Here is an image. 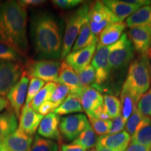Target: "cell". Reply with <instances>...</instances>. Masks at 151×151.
<instances>
[{
	"mask_svg": "<svg viewBox=\"0 0 151 151\" xmlns=\"http://www.w3.org/2000/svg\"><path fill=\"white\" fill-rule=\"evenodd\" d=\"M21 4L27 8V6H41L46 2V1L43 0H22V1H19Z\"/></svg>",
	"mask_w": 151,
	"mask_h": 151,
	"instance_id": "44",
	"label": "cell"
},
{
	"mask_svg": "<svg viewBox=\"0 0 151 151\" xmlns=\"http://www.w3.org/2000/svg\"><path fill=\"white\" fill-rule=\"evenodd\" d=\"M121 99V116L124 120L127 122L132 113L137 109V104L139 100L135 97L134 94L130 91L125 84H123L120 94Z\"/></svg>",
	"mask_w": 151,
	"mask_h": 151,
	"instance_id": "23",
	"label": "cell"
},
{
	"mask_svg": "<svg viewBox=\"0 0 151 151\" xmlns=\"http://www.w3.org/2000/svg\"><path fill=\"white\" fill-rule=\"evenodd\" d=\"M94 149H95L96 151H118V150H113V149L106 148V147H103V146H95V148Z\"/></svg>",
	"mask_w": 151,
	"mask_h": 151,
	"instance_id": "47",
	"label": "cell"
},
{
	"mask_svg": "<svg viewBox=\"0 0 151 151\" xmlns=\"http://www.w3.org/2000/svg\"><path fill=\"white\" fill-rule=\"evenodd\" d=\"M81 100L76 96L69 94L62 104L58 107L53 113L58 116H65L73 113L83 112Z\"/></svg>",
	"mask_w": 151,
	"mask_h": 151,
	"instance_id": "26",
	"label": "cell"
},
{
	"mask_svg": "<svg viewBox=\"0 0 151 151\" xmlns=\"http://www.w3.org/2000/svg\"><path fill=\"white\" fill-rule=\"evenodd\" d=\"M19 118V128L28 135L33 136L39 128L43 116L29 106L22 109L21 114Z\"/></svg>",
	"mask_w": 151,
	"mask_h": 151,
	"instance_id": "16",
	"label": "cell"
},
{
	"mask_svg": "<svg viewBox=\"0 0 151 151\" xmlns=\"http://www.w3.org/2000/svg\"><path fill=\"white\" fill-rule=\"evenodd\" d=\"M55 86L56 83L52 82L48 83L45 85L32 99V102L30 103L29 106L35 111L38 112L39 106L44 102L48 101L49 98L51 95V93L53 91Z\"/></svg>",
	"mask_w": 151,
	"mask_h": 151,
	"instance_id": "29",
	"label": "cell"
},
{
	"mask_svg": "<svg viewBox=\"0 0 151 151\" xmlns=\"http://www.w3.org/2000/svg\"><path fill=\"white\" fill-rule=\"evenodd\" d=\"M78 75L81 86L83 88L96 85V74L93 67L89 65L82 70L78 71Z\"/></svg>",
	"mask_w": 151,
	"mask_h": 151,
	"instance_id": "32",
	"label": "cell"
},
{
	"mask_svg": "<svg viewBox=\"0 0 151 151\" xmlns=\"http://www.w3.org/2000/svg\"><path fill=\"white\" fill-rule=\"evenodd\" d=\"M9 102L7 98L4 97H0V112L4 110L5 109L9 108Z\"/></svg>",
	"mask_w": 151,
	"mask_h": 151,
	"instance_id": "46",
	"label": "cell"
},
{
	"mask_svg": "<svg viewBox=\"0 0 151 151\" xmlns=\"http://www.w3.org/2000/svg\"><path fill=\"white\" fill-rule=\"evenodd\" d=\"M126 24L123 22L111 24L106 27L99 35L97 44L102 46H110L116 43L122 35Z\"/></svg>",
	"mask_w": 151,
	"mask_h": 151,
	"instance_id": "22",
	"label": "cell"
},
{
	"mask_svg": "<svg viewBox=\"0 0 151 151\" xmlns=\"http://www.w3.org/2000/svg\"><path fill=\"white\" fill-rule=\"evenodd\" d=\"M33 140L32 136L18 128L6 138L1 146L6 151H30Z\"/></svg>",
	"mask_w": 151,
	"mask_h": 151,
	"instance_id": "14",
	"label": "cell"
},
{
	"mask_svg": "<svg viewBox=\"0 0 151 151\" xmlns=\"http://www.w3.org/2000/svg\"><path fill=\"white\" fill-rule=\"evenodd\" d=\"M111 122H112L111 128L108 134H114L119 133V132H122L124 127H125L126 122L122 118L121 114H120L115 118H113Z\"/></svg>",
	"mask_w": 151,
	"mask_h": 151,
	"instance_id": "39",
	"label": "cell"
},
{
	"mask_svg": "<svg viewBox=\"0 0 151 151\" xmlns=\"http://www.w3.org/2000/svg\"><path fill=\"white\" fill-rule=\"evenodd\" d=\"M148 55H149V58H150V64H151V48H150V50H148Z\"/></svg>",
	"mask_w": 151,
	"mask_h": 151,
	"instance_id": "48",
	"label": "cell"
},
{
	"mask_svg": "<svg viewBox=\"0 0 151 151\" xmlns=\"http://www.w3.org/2000/svg\"><path fill=\"white\" fill-rule=\"evenodd\" d=\"M0 151H6V150L2 148V146H0Z\"/></svg>",
	"mask_w": 151,
	"mask_h": 151,
	"instance_id": "49",
	"label": "cell"
},
{
	"mask_svg": "<svg viewBox=\"0 0 151 151\" xmlns=\"http://www.w3.org/2000/svg\"><path fill=\"white\" fill-rule=\"evenodd\" d=\"M29 84V76L26 71H23L20 78L6 95L11 109L14 111L18 118L20 117V110L23 108L25 102Z\"/></svg>",
	"mask_w": 151,
	"mask_h": 151,
	"instance_id": "10",
	"label": "cell"
},
{
	"mask_svg": "<svg viewBox=\"0 0 151 151\" xmlns=\"http://www.w3.org/2000/svg\"><path fill=\"white\" fill-rule=\"evenodd\" d=\"M113 14L119 19L120 22H122L125 19L134 14L135 11L141 7L140 5L133 4L127 2L126 1H118V0H106L103 1Z\"/></svg>",
	"mask_w": 151,
	"mask_h": 151,
	"instance_id": "20",
	"label": "cell"
},
{
	"mask_svg": "<svg viewBox=\"0 0 151 151\" xmlns=\"http://www.w3.org/2000/svg\"><path fill=\"white\" fill-rule=\"evenodd\" d=\"M97 137L90 124L79 134L73 141V144L78 145L86 150L92 149L95 147L97 141Z\"/></svg>",
	"mask_w": 151,
	"mask_h": 151,
	"instance_id": "28",
	"label": "cell"
},
{
	"mask_svg": "<svg viewBox=\"0 0 151 151\" xmlns=\"http://www.w3.org/2000/svg\"><path fill=\"white\" fill-rule=\"evenodd\" d=\"M44 86L45 81L36 78H31L29 81V87H28L27 97H26L25 102H24L23 107L29 106L32 99Z\"/></svg>",
	"mask_w": 151,
	"mask_h": 151,
	"instance_id": "36",
	"label": "cell"
},
{
	"mask_svg": "<svg viewBox=\"0 0 151 151\" xmlns=\"http://www.w3.org/2000/svg\"><path fill=\"white\" fill-rule=\"evenodd\" d=\"M148 117H145L142 116L140 113L138 111L137 109L132 113V115L128 118L125 124L126 132L131 136L133 135L138 129L143 124V122L146 121Z\"/></svg>",
	"mask_w": 151,
	"mask_h": 151,
	"instance_id": "33",
	"label": "cell"
},
{
	"mask_svg": "<svg viewBox=\"0 0 151 151\" xmlns=\"http://www.w3.org/2000/svg\"><path fill=\"white\" fill-rule=\"evenodd\" d=\"M125 24L129 28L146 27L151 29V6H145L138 9L126 20Z\"/></svg>",
	"mask_w": 151,
	"mask_h": 151,
	"instance_id": "24",
	"label": "cell"
},
{
	"mask_svg": "<svg viewBox=\"0 0 151 151\" xmlns=\"http://www.w3.org/2000/svg\"><path fill=\"white\" fill-rule=\"evenodd\" d=\"M134 55V48L127 33H124L120 39L110 46L109 61L111 69L118 70L126 67Z\"/></svg>",
	"mask_w": 151,
	"mask_h": 151,
	"instance_id": "6",
	"label": "cell"
},
{
	"mask_svg": "<svg viewBox=\"0 0 151 151\" xmlns=\"http://www.w3.org/2000/svg\"><path fill=\"white\" fill-rule=\"evenodd\" d=\"M69 94V90L65 85L57 83L56 86L51 93L48 101L52 102L58 108L65 101Z\"/></svg>",
	"mask_w": 151,
	"mask_h": 151,
	"instance_id": "34",
	"label": "cell"
},
{
	"mask_svg": "<svg viewBox=\"0 0 151 151\" xmlns=\"http://www.w3.org/2000/svg\"><path fill=\"white\" fill-rule=\"evenodd\" d=\"M58 83L65 85L69 88V94L80 97L83 88L81 86L78 75L74 69L65 61L60 65Z\"/></svg>",
	"mask_w": 151,
	"mask_h": 151,
	"instance_id": "15",
	"label": "cell"
},
{
	"mask_svg": "<svg viewBox=\"0 0 151 151\" xmlns=\"http://www.w3.org/2000/svg\"><path fill=\"white\" fill-rule=\"evenodd\" d=\"M89 120L91 123V127L97 135L104 136L109 134L111 128L112 122L110 120H99L89 117Z\"/></svg>",
	"mask_w": 151,
	"mask_h": 151,
	"instance_id": "35",
	"label": "cell"
},
{
	"mask_svg": "<svg viewBox=\"0 0 151 151\" xmlns=\"http://www.w3.org/2000/svg\"><path fill=\"white\" fill-rule=\"evenodd\" d=\"M125 151H151V148L139 143L130 142Z\"/></svg>",
	"mask_w": 151,
	"mask_h": 151,
	"instance_id": "43",
	"label": "cell"
},
{
	"mask_svg": "<svg viewBox=\"0 0 151 151\" xmlns=\"http://www.w3.org/2000/svg\"><path fill=\"white\" fill-rule=\"evenodd\" d=\"M90 29L96 37L111 24L120 22L103 1H96L90 5L88 13Z\"/></svg>",
	"mask_w": 151,
	"mask_h": 151,
	"instance_id": "5",
	"label": "cell"
},
{
	"mask_svg": "<svg viewBox=\"0 0 151 151\" xmlns=\"http://www.w3.org/2000/svg\"><path fill=\"white\" fill-rule=\"evenodd\" d=\"M61 151H86V149H84L80 146L75 145L71 143V144H63L61 147Z\"/></svg>",
	"mask_w": 151,
	"mask_h": 151,
	"instance_id": "45",
	"label": "cell"
},
{
	"mask_svg": "<svg viewBox=\"0 0 151 151\" xmlns=\"http://www.w3.org/2000/svg\"><path fill=\"white\" fill-rule=\"evenodd\" d=\"M79 99L83 110L88 117H92L94 111L104 104V97L101 93L92 86L84 88Z\"/></svg>",
	"mask_w": 151,
	"mask_h": 151,
	"instance_id": "18",
	"label": "cell"
},
{
	"mask_svg": "<svg viewBox=\"0 0 151 151\" xmlns=\"http://www.w3.org/2000/svg\"><path fill=\"white\" fill-rule=\"evenodd\" d=\"M89 9L90 5L84 4L67 18L65 35L62 40L61 59L65 58L73 48V44L75 43L83 24L88 19Z\"/></svg>",
	"mask_w": 151,
	"mask_h": 151,
	"instance_id": "4",
	"label": "cell"
},
{
	"mask_svg": "<svg viewBox=\"0 0 151 151\" xmlns=\"http://www.w3.org/2000/svg\"><path fill=\"white\" fill-rule=\"evenodd\" d=\"M56 109L57 107L53 104L50 102V101H47L39 106L38 113H40L42 116H46V115L49 114V113L53 112Z\"/></svg>",
	"mask_w": 151,
	"mask_h": 151,
	"instance_id": "41",
	"label": "cell"
},
{
	"mask_svg": "<svg viewBox=\"0 0 151 151\" xmlns=\"http://www.w3.org/2000/svg\"><path fill=\"white\" fill-rule=\"evenodd\" d=\"M61 63L55 60H30L27 64V72L29 78H39L45 82L58 83Z\"/></svg>",
	"mask_w": 151,
	"mask_h": 151,
	"instance_id": "7",
	"label": "cell"
},
{
	"mask_svg": "<svg viewBox=\"0 0 151 151\" xmlns=\"http://www.w3.org/2000/svg\"><path fill=\"white\" fill-rule=\"evenodd\" d=\"M27 14L19 1L0 4V42L25 55L28 51Z\"/></svg>",
	"mask_w": 151,
	"mask_h": 151,
	"instance_id": "1",
	"label": "cell"
},
{
	"mask_svg": "<svg viewBox=\"0 0 151 151\" xmlns=\"http://www.w3.org/2000/svg\"><path fill=\"white\" fill-rule=\"evenodd\" d=\"M0 60L18 62L21 60V55L11 47L0 42Z\"/></svg>",
	"mask_w": 151,
	"mask_h": 151,
	"instance_id": "38",
	"label": "cell"
},
{
	"mask_svg": "<svg viewBox=\"0 0 151 151\" xmlns=\"http://www.w3.org/2000/svg\"><path fill=\"white\" fill-rule=\"evenodd\" d=\"M60 118L55 113H50L43 117L39 128L38 134L41 137L49 139L60 141L61 139L60 131Z\"/></svg>",
	"mask_w": 151,
	"mask_h": 151,
	"instance_id": "17",
	"label": "cell"
},
{
	"mask_svg": "<svg viewBox=\"0 0 151 151\" xmlns=\"http://www.w3.org/2000/svg\"><path fill=\"white\" fill-rule=\"evenodd\" d=\"M30 34L36 54L41 60L61 57L62 39L59 24L52 14L39 13L32 17Z\"/></svg>",
	"mask_w": 151,
	"mask_h": 151,
	"instance_id": "2",
	"label": "cell"
},
{
	"mask_svg": "<svg viewBox=\"0 0 151 151\" xmlns=\"http://www.w3.org/2000/svg\"><path fill=\"white\" fill-rule=\"evenodd\" d=\"M59 151H61V150H59Z\"/></svg>",
	"mask_w": 151,
	"mask_h": 151,
	"instance_id": "50",
	"label": "cell"
},
{
	"mask_svg": "<svg viewBox=\"0 0 151 151\" xmlns=\"http://www.w3.org/2000/svg\"><path fill=\"white\" fill-rule=\"evenodd\" d=\"M137 110L145 117L151 116V88L141 96L137 104Z\"/></svg>",
	"mask_w": 151,
	"mask_h": 151,
	"instance_id": "37",
	"label": "cell"
},
{
	"mask_svg": "<svg viewBox=\"0 0 151 151\" xmlns=\"http://www.w3.org/2000/svg\"><path fill=\"white\" fill-rule=\"evenodd\" d=\"M96 41H98V38L92 34L88 18L81 27L78 37L72 48V52L77 51L80 49L89 46Z\"/></svg>",
	"mask_w": 151,
	"mask_h": 151,
	"instance_id": "25",
	"label": "cell"
},
{
	"mask_svg": "<svg viewBox=\"0 0 151 151\" xmlns=\"http://www.w3.org/2000/svg\"><path fill=\"white\" fill-rule=\"evenodd\" d=\"M131 142L139 143L151 148V119L148 117L146 121L131 137Z\"/></svg>",
	"mask_w": 151,
	"mask_h": 151,
	"instance_id": "27",
	"label": "cell"
},
{
	"mask_svg": "<svg viewBox=\"0 0 151 151\" xmlns=\"http://www.w3.org/2000/svg\"><path fill=\"white\" fill-rule=\"evenodd\" d=\"M19 62L0 60V97L7 95L23 73Z\"/></svg>",
	"mask_w": 151,
	"mask_h": 151,
	"instance_id": "8",
	"label": "cell"
},
{
	"mask_svg": "<svg viewBox=\"0 0 151 151\" xmlns=\"http://www.w3.org/2000/svg\"><path fill=\"white\" fill-rule=\"evenodd\" d=\"M18 127V117L11 109L0 113V146L7 137Z\"/></svg>",
	"mask_w": 151,
	"mask_h": 151,
	"instance_id": "21",
	"label": "cell"
},
{
	"mask_svg": "<svg viewBox=\"0 0 151 151\" xmlns=\"http://www.w3.org/2000/svg\"><path fill=\"white\" fill-rule=\"evenodd\" d=\"M92 117L94 118L99 119V120H109V117L105 110L104 104L94 111Z\"/></svg>",
	"mask_w": 151,
	"mask_h": 151,
	"instance_id": "42",
	"label": "cell"
},
{
	"mask_svg": "<svg viewBox=\"0 0 151 151\" xmlns=\"http://www.w3.org/2000/svg\"><path fill=\"white\" fill-rule=\"evenodd\" d=\"M109 50L110 46H102L97 44L95 53L92 60V66L96 74V85H101L105 83L110 76Z\"/></svg>",
	"mask_w": 151,
	"mask_h": 151,
	"instance_id": "11",
	"label": "cell"
},
{
	"mask_svg": "<svg viewBox=\"0 0 151 151\" xmlns=\"http://www.w3.org/2000/svg\"><path fill=\"white\" fill-rule=\"evenodd\" d=\"M104 106L109 119L115 118L121 113V102L115 96H104Z\"/></svg>",
	"mask_w": 151,
	"mask_h": 151,
	"instance_id": "30",
	"label": "cell"
},
{
	"mask_svg": "<svg viewBox=\"0 0 151 151\" xmlns=\"http://www.w3.org/2000/svg\"><path fill=\"white\" fill-rule=\"evenodd\" d=\"M90 122L86 115L74 114L60 119V131L68 141L75 140L88 126Z\"/></svg>",
	"mask_w": 151,
	"mask_h": 151,
	"instance_id": "9",
	"label": "cell"
},
{
	"mask_svg": "<svg viewBox=\"0 0 151 151\" xmlns=\"http://www.w3.org/2000/svg\"><path fill=\"white\" fill-rule=\"evenodd\" d=\"M131 140V136L126 131L114 134L101 136L98 138L96 146H103L118 151H125Z\"/></svg>",
	"mask_w": 151,
	"mask_h": 151,
	"instance_id": "19",
	"label": "cell"
},
{
	"mask_svg": "<svg viewBox=\"0 0 151 151\" xmlns=\"http://www.w3.org/2000/svg\"><path fill=\"white\" fill-rule=\"evenodd\" d=\"M150 76L148 58L146 55H141L129 65L127 79L124 84L139 100L150 88Z\"/></svg>",
	"mask_w": 151,
	"mask_h": 151,
	"instance_id": "3",
	"label": "cell"
},
{
	"mask_svg": "<svg viewBox=\"0 0 151 151\" xmlns=\"http://www.w3.org/2000/svg\"><path fill=\"white\" fill-rule=\"evenodd\" d=\"M52 4L56 7L62 9H71L83 3L82 0H53Z\"/></svg>",
	"mask_w": 151,
	"mask_h": 151,
	"instance_id": "40",
	"label": "cell"
},
{
	"mask_svg": "<svg viewBox=\"0 0 151 151\" xmlns=\"http://www.w3.org/2000/svg\"><path fill=\"white\" fill-rule=\"evenodd\" d=\"M97 42L98 41H96L89 46L69 52L65 58V62L72 67L76 72L82 70L90 65L95 53Z\"/></svg>",
	"mask_w": 151,
	"mask_h": 151,
	"instance_id": "12",
	"label": "cell"
},
{
	"mask_svg": "<svg viewBox=\"0 0 151 151\" xmlns=\"http://www.w3.org/2000/svg\"><path fill=\"white\" fill-rule=\"evenodd\" d=\"M59 146L55 141L36 135L30 151H59Z\"/></svg>",
	"mask_w": 151,
	"mask_h": 151,
	"instance_id": "31",
	"label": "cell"
},
{
	"mask_svg": "<svg viewBox=\"0 0 151 151\" xmlns=\"http://www.w3.org/2000/svg\"><path fill=\"white\" fill-rule=\"evenodd\" d=\"M128 37L134 50L142 55H148L151 48V29L146 27H131L127 33Z\"/></svg>",
	"mask_w": 151,
	"mask_h": 151,
	"instance_id": "13",
	"label": "cell"
}]
</instances>
